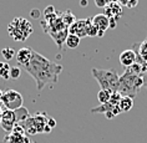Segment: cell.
Wrapping results in <instances>:
<instances>
[{
	"label": "cell",
	"instance_id": "6da1fadb",
	"mask_svg": "<svg viewBox=\"0 0 147 143\" xmlns=\"http://www.w3.org/2000/svg\"><path fill=\"white\" fill-rule=\"evenodd\" d=\"M24 70L34 79L38 91H42L46 86L57 83L62 66L57 62L50 61L36 51H32L30 61L26 66H24Z\"/></svg>",
	"mask_w": 147,
	"mask_h": 143
},
{
	"label": "cell",
	"instance_id": "7a4b0ae2",
	"mask_svg": "<svg viewBox=\"0 0 147 143\" xmlns=\"http://www.w3.org/2000/svg\"><path fill=\"white\" fill-rule=\"evenodd\" d=\"M143 87V79L141 75H137L135 72L130 71L128 68L125 70L123 75L120 76V85L117 92L121 93V96H127L135 98L138 93L140 89Z\"/></svg>",
	"mask_w": 147,
	"mask_h": 143
},
{
	"label": "cell",
	"instance_id": "3957f363",
	"mask_svg": "<svg viewBox=\"0 0 147 143\" xmlns=\"http://www.w3.org/2000/svg\"><path fill=\"white\" fill-rule=\"evenodd\" d=\"M94 79L100 85L101 90L110 91V92H117L120 85V75L116 70H105V68H92L91 70Z\"/></svg>",
	"mask_w": 147,
	"mask_h": 143
},
{
	"label": "cell",
	"instance_id": "277c9868",
	"mask_svg": "<svg viewBox=\"0 0 147 143\" xmlns=\"http://www.w3.org/2000/svg\"><path fill=\"white\" fill-rule=\"evenodd\" d=\"M29 117H30V115H29L28 108H25V107H20L19 109H15V111L3 109L0 126H1V128L6 133H10L16 124H19L20 122H24Z\"/></svg>",
	"mask_w": 147,
	"mask_h": 143
},
{
	"label": "cell",
	"instance_id": "5b68a950",
	"mask_svg": "<svg viewBox=\"0 0 147 143\" xmlns=\"http://www.w3.org/2000/svg\"><path fill=\"white\" fill-rule=\"evenodd\" d=\"M32 32V25L24 17H15L8 26V34L15 41H25Z\"/></svg>",
	"mask_w": 147,
	"mask_h": 143
},
{
	"label": "cell",
	"instance_id": "8992f818",
	"mask_svg": "<svg viewBox=\"0 0 147 143\" xmlns=\"http://www.w3.org/2000/svg\"><path fill=\"white\" fill-rule=\"evenodd\" d=\"M47 116L45 112H36L35 115L30 116L24 122H20L19 124L24 128L26 134H36V133H44V127L46 126Z\"/></svg>",
	"mask_w": 147,
	"mask_h": 143
},
{
	"label": "cell",
	"instance_id": "52a82bcc",
	"mask_svg": "<svg viewBox=\"0 0 147 143\" xmlns=\"http://www.w3.org/2000/svg\"><path fill=\"white\" fill-rule=\"evenodd\" d=\"M24 98L20 92L15 90H6L3 92V96L0 98V107L3 109H10V111H15L23 107Z\"/></svg>",
	"mask_w": 147,
	"mask_h": 143
},
{
	"label": "cell",
	"instance_id": "ba28073f",
	"mask_svg": "<svg viewBox=\"0 0 147 143\" xmlns=\"http://www.w3.org/2000/svg\"><path fill=\"white\" fill-rule=\"evenodd\" d=\"M91 25V17L89 19H81V20H76L71 26H69V34L76 35L78 38H86L87 36V30L89 26Z\"/></svg>",
	"mask_w": 147,
	"mask_h": 143
},
{
	"label": "cell",
	"instance_id": "9c48e42d",
	"mask_svg": "<svg viewBox=\"0 0 147 143\" xmlns=\"http://www.w3.org/2000/svg\"><path fill=\"white\" fill-rule=\"evenodd\" d=\"M91 23H92V25L97 31L105 32L110 28L109 17L106 16L105 14H97V15H95L94 17H91Z\"/></svg>",
	"mask_w": 147,
	"mask_h": 143
},
{
	"label": "cell",
	"instance_id": "30bf717a",
	"mask_svg": "<svg viewBox=\"0 0 147 143\" xmlns=\"http://www.w3.org/2000/svg\"><path fill=\"white\" fill-rule=\"evenodd\" d=\"M110 112H112L115 117L117 115H120V113H122V112H121V109H120V107H119V105L115 106V105H112L111 102L100 105L98 107L91 108V113H102V115H106V113H110Z\"/></svg>",
	"mask_w": 147,
	"mask_h": 143
},
{
	"label": "cell",
	"instance_id": "8fae6325",
	"mask_svg": "<svg viewBox=\"0 0 147 143\" xmlns=\"http://www.w3.org/2000/svg\"><path fill=\"white\" fill-rule=\"evenodd\" d=\"M136 60H137V56H136V52L132 49L125 50L120 55V64L122 65L125 68H127V67H130V66L135 65Z\"/></svg>",
	"mask_w": 147,
	"mask_h": 143
},
{
	"label": "cell",
	"instance_id": "7c38bea8",
	"mask_svg": "<svg viewBox=\"0 0 147 143\" xmlns=\"http://www.w3.org/2000/svg\"><path fill=\"white\" fill-rule=\"evenodd\" d=\"M32 51H34V50L30 49V47H23V49H20L15 54L16 62L19 65L23 66V67H24V66H26L29 64V61H30V58H31Z\"/></svg>",
	"mask_w": 147,
	"mask_h": 143
},
{
	"label": "cell",
	"instance_id": "4fadbf2b",
	"mask_svg": "<svg viewBox=\"0 0 147 143\" xmlns=\"http://www.w3.org/2000/svg\"><path fill=\"white\" fill-rule=\"evenodd\" d=\"M105 15L109 17V19H120L121 15H122V6H121L119 3H112V4H109L105 8Z\"/></svg>",
	"mask_w": 147,
	"mask_h": 143
},
{
	"label": "cell",
	"instance_id": "5bb4252c",
	"mask_svg": "<svg viewBox=\"0 0 147 143\" xmlns=\"http://www.w3.org/2000/svg\"><path fill=\"white\" fill-rule=\"evenodd\" d=\"M136 52V56H137V61H143L147 62V40L142 41L141 44H134V49H132Z\"/></svg>",
	"mask_w": 147,
	"mask_h": 143
},
{
	"label": "cell",
	"instance_id": "9a60e30c",
	"mask_svg": "<svg viewBox=\"0 0 147 143\" xmlns=\"http://www.w3.org/2000/svg\"><path fill=\"white\" fill-rule=\"evenodd\" d=\"M49 35L53 38V40L57 45L59 49L61 50L62 45H65L66 38H67V35H69V29H64V30H60V31H56V32H51Z\"/></svg>",
	"mask_w": 147,
	"mask_h": 143
},
{
	"label": "cell",
	"instance_id": "2e32d148",
	"mask_svg": "<svg viewBox=\"0 0 147 143\" xmlns=\"http://www.w3.org/2000/svg\"><path fill=\"white\" fill-rule=\"evenodd\" d=\"M119 107L121 109V112H128L132 107H134V98L127 97V96H122L120 102H119Z\"/></svg>",
	"mask_w": 147,
	"mask_h": 143
},
{
	"label": "cell",
	"instance_id": "e0dca14e",
	"mask_svg": "<svg viewBox=\"0 0 147 143\" xmlns=\"http://www.w3.org/2000/svg\"><path fill=\"white\" fill-rule=\"evenodd\" d=\"M60 16H61V20H62V23H64V25L66 28L71 26V25L76 21L75 15H74L70 10H67V11H65V13H60Z\"/></svg>",
	"mask_w": 147,
	"mask_h": 143
},
{
	"label": "cell",
	"instance_id": "ac0fdd59",
	"mask_svg": "<svg viewBox=\"0 0 147 143\" xmlns=\"http://www.w3.org/2000/svg\"><path fill=\"white\" fill-rule=\"evenodd\" d=\"M80 38H78L76 35H71L69 34L67 38H66V41H65V45L66 47H69V49H76L79 45H80Z\"/></svg>",
	"mask_w": 147,
	"mask_h": 143
},
{
	"label": "cell",
	"instance_id": "d6986e66",
	"mask_svg": "<svg viewBox=\"0 0 147 143\" xmlns=\"http://www.w3.org/2000/svg\"><path fill=\"white\" fill-rule=\"evenodd\" d=\"M10 66L8 62H0V77L4 80H9L10 79Z\"/></svg>",
	"mask_w": 147,
	"mask_h": 143
},
{
	"label": "cell",
	"instance_id": "ffe728a7",
	"mask_svg": "<svg viewBox=\"0 0 147 143\" xmlns=\"http://www.w3.org/2000/svg\"><path fill=\"white\" fill-rule=\"evenodd\" d=\"M111 93H112V92H110V91L100 90V91H98V93H97V100H98V102H100L101 105L110 102V97H111Z\"/></svg>",
	"mask_w": 147,
	"mask_h": 143
},
{
	"label": "cell",
	"instance_id": "44dd1931",
	"mask_svg": "<svg viewBox=\"0 0 147 143\" xmlns=\"http://www.w3.org/2000/svg\"><path fill=\"white\" fill-rule=\"evenodd\" d=\"M15 54H16L15 50L11 49V47H4V49L1 50V55L6 61H9V60H11L13 57H15Z\"/></svg>",
	"mask_w": 147,
	"mask_h": 143
},
{
	"label": "cell",
	"instance_id": "7402d4cb",
	"mask_svg": "<svg viewBox=\"0 0 147 143\" xmlns=\"http://www.w3.org/2000/svg\"><path fill=\"white\" fill-rule=\"evenodd\" d=\"M117 3L121 6H126L128 9H132L138 4V0H117Z\"/></svg>",
	"mask_w": 147,
	"mask_h": 143
},
{
	"label": "cell",
	"instance_id": "603a6c76",
	"mask_svg": "<svg viewBox=\"0 0 147 143\" xmlns=\"http://www.w3.org/2000/svg\"><path fill=\"white\" fill-rule=\"evenodd\" d=\"M20 68L19 67H16V66H13L11 68H10V79H13V80H16V79H19L20 77Z\"/></svg>",
	"mask_w": 147,
	"mask_h": 143
},
{
	"label": "cell",
	"instance_id": "cb8c5ba5",
	"mask_svg": "<svg viewBox=\"0 0 147 143\" xmlns=\"http://www.w3.org/2000/svg\"><path fill=\"white\" fill-rule=\"evenodd\" d=\"M121 93L120 92H112L111 93V97H110V102H111L112 105H119V102H120V100H121Z\"/></svg>",
	"mask_w": 147,
	"mask_h": 143
},
{
	"label": "cell",
	"instance_id": "d4e9b609",
	"mask_svg": "<svg viewBox=\"0 0 147 143\" xmlns=\"http://www.w3.org/2000/svg\"><path fill=\"white\" fill-rule=\"evenodd\" d=\"M95 4L98 8H106V6L109 5V0H95Z\"/></svg>",
	"mask_w": 147,
	"mask_h": 143
},
{
	"label": "cell",
	"instance_id": "484cf974",
	"mask_svg": "<svg viewBox=\"0 0 147 143\" xmlns=\"http://www.w3.org/2000/svg\"><path fill=\"white\" fill-rule=\"evenodd\" d=\"M46 124L47 126H49L51 130H53V128L56 126V121H55L54 118H51V117H47V121H46Z\"/></svg>",
	"mask_w": 147,
	"mask_h": 143
},
{
	"label": "cell",
	"instance_id": "4316f807",
	"mask_svg": "<svg viewBox=\"0 0 147 143\" xmlns=\"http://www.w3.org/2000/svg\"><path fill=\"white\" fill-rule=\"evenodd\" d=\"M109 21H110V28L115 29L116 28V24H117V20H115V19H109Z\"/></svg>",
	"mask_w": 147,
	"mask_h": 143
},
{
	"label": "cell",
	"instance_id": "83f0119b",
	"mask_svg": "<svg viewBox=\"0 0 147 143\" xmlns=\"http://www.w3.org/2000/svg\"><path fill=\"white\" fill-rule=\"evenodd\" d=\"M31 14H32V17H39L40 16V13L38 11V10H32V11H31Z\"/></svg>",
	"mask_w": 147,
	"mask_h": 143
},
{
	"label": "cell",
	"instance_id": "f1b7e54d",
	"mask_svg": "<svg viewBox=\"0 0 147 143\" xmlns=\"http://www.w3.org/2000/svg\"><path fill=\"white\" fill-rule=\"evenodd\" d=\"M87 4H89L87 0H81V6H87Z\"/></svg>",
	"mask_w": 147,
	"mask_h": 143
},
{
	"label": "cell",
	"instance_id": "f546056e",
	"mask_svg": "<svg viewBox=\"0 0 147 143\" xmlns=\"http://www.w3.org/2000/svg\"><path fill=\"white\" fill-rule=\"evenodd\" d=\"M1 112H3V109H1V107H0V121H1Z\"/></svg>",
	"mask_w": 147,
	"mask_h": 143
},
{
	"label": "cell",
	"instance_id": "4dcf8cb0",
	"mask_svg": "<svg viewBox=\"0 0 147 143\" xmlns=\"http://www.w3.org/2000/svg\"><path fill=\"white\" fill-rule=\"evenodd\" d=\"M1 96H3V91L0 90V98H1Z\"/></svg>",
	"mask_w": 147,
	"mask_h": 143
}]
</instances>
